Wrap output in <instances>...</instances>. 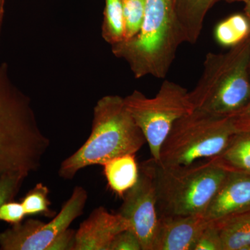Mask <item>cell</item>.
Here are the masks:
<instances>
[{"instance_id": "1", "label": "cell", "mask_w": 250, "mask_h": 250, "mask_svg": "<svg viewBox=\"0 0 250 250\" xmlns=\"http://www.w3.org/2000/svg\"><path fill=\"white\" fill-rule=\"evenodd\" d=\"M50 141L38 123L31 100L11 80L6 62L0 65V177H27L42 165Z\"/></svg>"}, {"instance_id": "2", "label": "cell", "mask_w": 250, "mask_h": 250, "mask_svg": "<svg viewBox=\"0 0 250 250\" xmlns=\"http://www.w3.org/2000/svg\"><path fill=\"white\" fill-rule=\"evenodd\" d=\"M146 142L119 95H106L100 99L93 110V125L89 138L77 151L62 161L59 170L61 177L74 178L88 166L104 165L124 154H135Z\"/></svg>"}, {"instance_id": "3", "label": "cell", "mask_w": 250, "mask_h": 250, "mask_svg": "<svg viewBox=\"0 0 250 250\" xmlns=\"http://www.w3.org/2000/svg\"><path fill=\"white\" fill-rule=\"evenodd\" d=\"M183 42L172 1L147 0L144 20L138 34L111 47L116 57L129 64L135 78L164 79Z\"/></svg>"}, {"instance_id": "4", "label": "cell", "mask_w": 250, "mask_h": 250, "mask_svg": "<svg viewBox=\"0 0 250 250\" xmlns=\"http://www.w3.org/2000/svg\"><path fill=\"white\" fill-rule=\"evenodd\" d=\"M250 36L226 53L208 52L196 86L189 92L194 109L232 117L250 100Z\"/></svg>"}, {"instance_id": "5", "label": "cell", "mask_w": 250, "mask_h": 250, "mask_svg": "<svg viewBox=\"0 0 250 250\" xmlns=\"http://www.w3.org/2000/svg\"><path fill=\"white\" fill-rule=\"evenodd\" d=\"M144 164L155 184L159 215L204 214L229 171L215 159L175 168L152 159Z\"/></svg>"}, {"instance_id": "6", "label": "cell", "mask_w": 250, "mask_h": 250, "mask_svg": "<svg viewBox=\"0 0 250 250\" xmlns=\"http://www.w3.org/2000/svg\"><path fill=\"white\" fill-rule=\"evenodd\" d=\"M236 132L232 117L194 109L174 123L161 146L159 160L154 161L161 167L175 168L214 159Z\"/></svg>"}, {"instance_id": "7", "label": "cell", "mask_w": 250, "mask_h": 250, "mask_svg": "<svg viewBox=\"0 0 250 250\" xmlns=\"http://www.w3.org/2000/svg\"><path fill=\"white\" fill-rule=\"evenodd\" d=\"M125 98V103L149 146L153 160H159L163 143L177 120L193 111L189 92L182 85L165 80L154 98L139 90Z\"/></svg>"}, {"instance_id": "8", "label": "cell", "mask_w": 250, "mask_h": 250, "mask_svg": "<svg viewBox=\"0 0 250 250\" xmlns=\"http://www.w3.org/2000/svg\"><path fill=\"white\" fill-rule=\"evenodd\" d=\"M88 192L77 187L58 215L45 223L30 219L0 233V250H47L54 240L83 213Z\"/></svg>"}, {"instance_id": "9", "label": "cell", "mask_w": 250, "mask_h": 250, "mask_svg": "<svg viewBox=\"0 0 250 250\" xmlns=\"http://www.w3.org/2000/svg\"><path fill=\"white\" fill-rule=\"evenodd\" d=\"M139 170L137 183L125 193L119 213L129 222L143 250H154L159 226L155 184L144 163Z\"/></svg>"}, {"instance_id": "10", "label": "cell", "mask_w": 250, "mask_h": 250, "mask_svg": "<svg viewBox=\"0 0 250 250\" xmlns=\"http://www.w3.org/2000/svg\"><path fill=\"white\" fill-rule=\"evenodd\" d=\"M131 229L129 222L119 213H109L104 207L94 209L75 233L72 250H109L115 237Z\"/></svg>"}, {"instance_id": "11", "label": "cell", "mask_w": 250, "mask_h": 250, "mask_svg": "<svg viewBox=\"0 0 250 250\" xmlns=\"http://www.w3.org/2000/svg\"><path fill=\"white\" fill-rule=\"evenodd\" d=\"M250 210V173L229 170L204 215L214 222Z\"/></svg>"}, {"instance_id": "12", "label": "cell", "mask_w": 250, "mask_h": 250, "mask_svg": "<svg viewBox=\"0 0 250 250\" xmlns=\"http://www.w3.org/2000/svg\"><path fill=\"white\" fill-rule=\"evenodd\" d=\"M208 223L204 214L159 215L154 250H193Z\"/></svg>"}, {"instance_id": "13", "label": "cell", "mask_w": 250, "mask_h": 250, "mask_svg": "<svg viewBox=\"0 0 250 250\" xmlns=\"http://www.w3.org/2000/svg\"><path fill=\"white\" fill-rule=\"evenodd\" d=\"M184 42L195 44L200 38L206 16L220 0H171Z\"/></svg>"}, {"instance_id": "14", "label": "cell", "mask_w": 250, "mask_h": 250, "mask_svg": "<svg viewBox=\"0 0 250 250\" xmlns=\"http://www.w3.org/2000/svg\"><path fill=\"white\" fill-rule=\"evenodd\" d=\"M104 171L110 188L123 197L139 178V167L133 154H124L108 161L104 165Z\"/></svg>"}, {"instance_id": "15", "label": "cell", "mask_w": 250, "mask_h": 250, "mask_svg": "<svg viewBox=\"0 0 250 250\" xmlns=\"http://www.w3.org/2000/svg\"><path fill=\"white\" fill-rule=\"evenodd\" d=\"M214 223L223 250H250V210Z\"/></svg>"}, {"instance_id": "16", "label": "cell", "mask_w": 250, "mask_h": 250, "mask_svg": "<svg viewBox=\"0 0 250 250\" xmlns=\"http://www.w3.org/2000/svg\"><path fill=\"white\" fill-rule=\"evenodd\" d=\"M214 159L229 170L250 173V131L236 132L226 149Z\"/></svg>"}, {"instance_id": "17", "label": "cell", "mask_w": 250, "mask_h": 250, "mask_svg": "<svg viewBox=\"0 0 250 250\" xmlns=\"http://www.w3.org/2000/svg\"><path fill=\"white\" fill-rule=\"evenodd\" d=\"M214 36L220 45L234 47L250 37V18L245 14H235L229 16L217 24Z\"/></svg>"}, {"instance_id": "18", "label": "cell", "mask_w": 250, "mask_h": 250, "mask_svg": "<svg viewBox=\"0 0 250 250\" xmlns=\"http://www.w3.org/2000/svg\"><path fill=\"white\" fill-rule=\"evenodd\" d=\"M103 37L111 46L125 39L123 0H105Z\"/></svg>"}, {"instance_id": "19", "label": "cell", "mask_w": 250, "mask_h": 250, "mask_svg": "<svg viewBox=\"0 0 250 250\" xmlns=\"http://www.w3.org/2000/svg\"><path fill=\"white\" fill-rule=\"evenodd\" d=\"M49 192L48 188L41 183L36 184L34 188L29 190L21 202L26 215L53 216L49 208Z\"/></svg>"}, {"instance_id": "20", "label": "cell", "mask_w": 250, "mask_h": 250, "mask_svg": "<svg viewBox=\"0 0 250 250\" xmlns=\"http://www.w3.org/2000/svg\"><path fill=\"white\" fill-rule=\"evenodd\" d=\"M146 3L147 0H123L124 41L129 40L139 32L144 20Z\"/></svg>"}, {"instance_id": "21", "label": "cell", "mask_w": 250, "mask_h": 250, "mask_svg": "<svg viewBox=\"0 0 250 250\" xmlns=\"http://www.w3.org/2000/svg\"><path fill=\"white\" fill-rule=\"evenodd\" d=\"M193 250H223L218 227L209 221L194 246Z\"/></svg>"}, {"instance_id": "22", "label": "cell", "mask_w": 250, "mask_h": 250, "mask_svg": "<svg viewBox=\"0 0 250 250\" xmlns=\"http://www.w3.org/2000/svg\"><path fill=\"white\" fill-rule=\"evenodd\" d=\"M26 177L20 173L6 174L0 177V207L5 202L13 200Z\"/></svg>"}, {"instance_id": "23", "label": "cell", "mask_w": 250, "mask_h": 250, "mask_svg": "<svg viewBox=\"0 0 250 250\" xmlns=\"http://www.w3.org/2000/svg\"><path fill=\"white\" fill-rule=\"evenodd\" d=\"M26 216L22 203L12 201L6 202L0 207V221L12 225L22 223Z\"/></svg>"}, {"instance_id": "24", "label": "cell", "mask_w": 250, "mask_h": 250, "mask_svg": "<svg viewBox=\"0 0 250 250\" xmlns=\"http://www.w3.org/2000/svg\"><path fill=\"white\" fill-rule=\"evenodd\" d=\"M109 250H143L141 241L131 229L118 233L112 241Z\"/></svg>"}, {"instance_id": "25", "label": "cell", "mask_w": 250, "mask_h": 250, "mask_svg": "<svg viewBox=\"0 0 250 250\" xmlns=\"http://www.w3.org/2000/svg\"><path fill=\"white\" fill-rule=\"evenodd\" d=\"M75 233L76 231L74 230L67 229L54 240L47 250H72L75 243Z\"/></svg>"}, {"instance_id": "26", "label": "cell", "mask_w": 250, "mask_h": 250, "mask_svg": "<svg viewBox=\"0 0 250 250\" xmlns=\"http://www.w3.org/2000/svg\"><path fill=\"white\" fill-rule=\"evenodd\" d=\"M232 119L237 132L250 131V100L241 111L232 116Z\"/></svg>"}, {"instance_id": "27", "label": "cell", "mask_w": 250, "mask_h": 250, "mask_svg": "<svg viewBox=\"0 0 250 250\" xmlns=\"http://www.w3.org/2000/svg\"><path fill=\"white\" fill-rule=\"evenodd\" d=\"M4 16V0H0V38Z\"/></svg>"}, {"instance_id": "28", "label": "cell", "mask_w": 250, "mask_h": 250, "mask_svg": "<svg viewBox=\"0 0 250 250\" xmlns=\"http://www.w3.org/2000/svg\"><path fill=\"white\" fill-rule=\"evenodd\" d=\"M244 14L250 18V0L248 1L245 6Z\"/></svg>"}, {"instance_id": "29", "label": "cell", "mask_w": 250, "mask_h": 250, "mask_svg": "<svg viewBox=\"0 0 250 250\" xmlns=\"http://www.w3.org/2000/svg\"><path fill=\"white\" fill-rule=\"evenodd\" d=\"M225 1H228V2H243L246 4L249 0H225Z\"/></svg>"}, {"instance_id": "30", "label": "cell", "mask_w": 250, "mask_h": 250, "mask_svg": "<svg viewBox=\"0 0 250 250\" xmlns=\"http://www.w3.org/2000/svg\"></svg>"}]
</instances>
